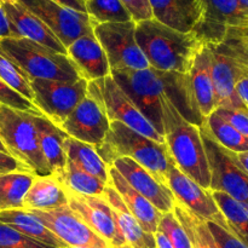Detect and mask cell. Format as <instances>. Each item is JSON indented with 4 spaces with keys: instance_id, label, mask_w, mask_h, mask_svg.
Here are the masks:
<instances>
[{
    "instance_id": "obj_1",
    "label": "cell",
    "mask_w": 248,
    "mask_h": 248,
    "mask_svg": "<svg viewBox=\"0 0 248 248\" xmlns=\"http://www.w3.org/2000/svg\"><path fill=\"white\" fill-rule=\"evenodd\" d=\"M136 41L150 68L183 75L189 74L203 45L193 31L182 33L154 18L136 23Z\"/></svg>"
},
{
    "instance_id": "obj_2",
    "label": "cell",
    "mask_w": 248,
    "mask_h": 248,
    "mask_svg": "<svg viewBox=\"0 0 248 248\" xmlns=\"http://www.w3.org/2000/svg\"><path fill=\"white\" fill-rule=\"evenodd\" d=\"M160 102L165 144L174 166L203 189L210 190L211 173L200 127L184 119L165 93Z\"/></svg>"
},
{
    "instance_id": "obj_3",
    "label": "cell",
    "mask_w": 248,
    "mask_h": 248,
    "mask_svg": "<svg viewBox=\"0 0 248 248\" xmlns=\"http://www.w3.org/2000/svg\"><path fill=\"white\" fill-rule=\"evenodd\" d=\"M94 149L109 167L119 157H130L165 186L174 165L165 143L155 142L119 121H111L103 143Z\"/></svg>"
},
{
    "instance_id": "obj_4",
    "label": "cell",
    "mask_w": 248,
    "mask_h": 248,
    "mask_svg": "<svg viewBox=\"0 0 248 248\" xmlns=\"http://www.w3.org/2000/svg\"><path fill=\"white\" fill-rule=\"evenodd\" d=\"M34 116L0 106V140L7 153L35 177L52 176L44 157Z\"/></svg>"
},
{
    "instance_id": "obj_5",
    "label": "cell",
    "mask_w": 248,
    "mask_h": 248,
    "mask_svg": "<svg viewBox=\"0 0 248 248\" xmlns=\"http://www.w3.org/2000/svg\"><path fill=\"white\" fill-rule=\"evenodd\" d=\"M0 48L33 79L78 81L82 79L67 55L24 38L0 39Z\"/></svg>"
},
{
    "instance_id": "obj_6",
    "label": "cell",
    "mask_w": 248,
    "mask_h": 248,
    "mask_svg": "<svg viewBox=\"0 0 248 248\" xmlns=\"http://www.w3.org/2000/svg\"><path fill=\"white\" fill-rule=\"evenodd\" d=\"M200 132L210 167V190L224 193L248 205V173L237 161L235 153L222 147L205 123L200 126Z\"/></svg>"
},
{
    "instance_id": "obj_7",
    "label": "cell",
    "mask_w": 248,
    "mask_h": 248,
    "mask_svg": "<svg viewBox=\"0 0 248 248\" xmlns=\"http://www.w3.org/2000/svg\"><path fill=\"white\" fill-rule=\"evenodd\" d=\"M110 75L124 92L140 109L157 132L164 136L161 98L166 91L164 72L147 69L111 70Z\"/></svg>"
},
{
    "instance_id": "obj_8",
    "label": "cell",
    "mask_w": 248,
    "mask_h": 248,
    "mask_svg": "<svg viewBox=\"0 0 248 248\" xmlns=\"http://www.w3.org/2000/svg\"><path fill=\"white\" fill-rule=\"evenodd\" d=\"M69 137L97 148L110 128L101 90L97 81H89L87 93L60 126Z\"/></svg>"
},
{
    "instance_id": "obj_9",
    "label": "cell",
    "mask_w": 248,
    "mask_h": 248,
    "mask_svg": "<svg viewBox=\"0 0 248 248\" xmlns=\"http://www.w3.org/2000/svg\"><path fill=\"white\" fill-rule=\"evenodd\" d=\"M29 80L33 91V104L58 127L85 98L89 87V81L85 79L57 81L31 78Z\"/></svg>"
},
{
    "instance_id": "obj_10",
    "label": "cell",
    "mask_w": 248,
    "mask_h": 248,
    "mask_svg": "<svg viewBox=\"0 0 248 248\" xmlns=\"http://www.w3.org/2000/svg\"><path fill=\"white\" fill-rule=\"evenodd\" d=\"M93 33L106 52L110 70L149 68L136 41V22L93 24Z\"/></svg>"
},
{
    "instance_id": "obj_11",
    "label": "cell",
    "mask_w": 248,
    "mask_h": 248,
    "mask_svg": "<svg viewBox=\"0 0 248 248\" xmlns=\"http://www.w3.org/2000/svg\"><path fill=\"white\" fill-rule=\"evenodd\" d=\"M21 6L31 11L52 31L65 48L80 36L93 33L91 18L53 0H18Z\"/></svg>"
},
{
    "instance_id": "obj_12",
    "label": "cell",
    "mask_w": 248,
    "mask_h": 248,
    "mask_svg": "<svg viewBox=\"0 0 248 248\" xmlns=\"http://www.w3.org/2000/svg\"><path fill=\"white\" fill-rule=\"evenodd\" d=\"M202 14L193 31L203 45L219 44L229 28H247L248 14L239 0H200Z\"/></svg>"
},
{
    "instance_id": "obj_13",
    "label": "cell",
    "mask_w": 248,
    "mask_h": 248,
    "mask_svg": "<svg viewBox=\"0 0 248 248\" xmlns=\"http://www.w3.org/2000/svg\"><path fill=\"white\" fill-rule=\"evenodd\" d=\"M68 207L113 248H131L124 237L113 210L103 195L82 196L67 193Z\"/></svg>"
},
{
    "instance_id": "obj_14",
    "label": "cell",
    "mask_w": 248,
    "mask_h": 248,
    "mask_svg": "<svg viewBox=\"0 0 248 248\" xmlns=\"http://www.w3.org/2000/svg\"><path fill=\"white\" fill-rule=\"evenodd\" d=\"M101 90L109 121H119L136 132L159 143H165L164 136L157 132L153 124L145 118L135 102L121 90L111 75L96 80Z\"/></svg>"
},
{
    "instance_id": "obj_15",
    "label": "cell",
    "mask_w": 248,
    "mask_h": 248,
    "mask_svg": "<svg viewBox=\"0 0 248 248\" xmlns=\"http://www.w3.org/2000/svg\"><path fill=\"white\" fill-rule=\"evenodd\" d=\"M167 186L174 195L177 202L186 206L194 215L206 222L215 223L229 230L227 220L216 203L211 190H206L199 186L174 165H172L169 171Z\"/></svg>"
},
{
    "instance_id": "obj_16",
    "label": "cell",
    "mask_w": 248,
    "mask_h": 248,
    "mask_svg": "<svg viewBox=\"0 0 248 248\" xmlns=\"http://www.w3.org/2000/svg\"><path fill=\"white\" fill-rule=\"evenodd\" d=\"M41 220L58 239L68 247L75 248H110L102 237L94 234L68 206L56 210L29 211Z\"/></svg>"
},
{
    "instance_id": "obj_17",
    "label": "cell",
    "mask_w": 248,
    "mask_h": 248,
    "mask_svg": "<svg viewBox=\"0 0 248 248\" xmlns=\"http://www.w3.org/2000/svg\"><path fill=\"white\" fill-rule=\"evenodd\" d=\"M208 48L211 55V75L215 90L216 109L227 108L248 111L246 104L240 99L235 89L237 81L248 74V68L232 58L217 52L211 46H208Z\"/></svg>"
},
{
    "instance_id": "obj_18",
    "label": "cell",
    "mask_w": 248,
    "mask_h": 248,
    "mask_svg": "<svg viewBox=\"0 0 248 248\" xmlns=\"http://www.w3.org/2000/svg\"><path fill=\"white\" fill-rule=\"evenodd\" d=\"M111 166L126 179L137 193L144 196L155 208L161 213L173 211L177 200L170 188L156 181L144 167L130 157H119Z\"/></svg>"
},
{
    "instance_id": "obj_19",
    "label": "cell",
    "mask_w": 248,
    "mask_h": 248,
    "mask_svg": "<svg viewBox=\"0 0 248 248\" xmlns=\"http://www.w3.org/2000/svg\"><path fill=\"white\" fill-rule=\"evenodd\" d=\"M1 7L6 15L14 38L28 39L51 50L57 51L62 55H67V48L39 17L24 9L18 2L15 4L6 2L2 4Z\"/></svg>"
},
{
    "instance_id": "obj_20",
    "label": "cell",
    "mask_w": 248,
    "mask_h": 248,
    "mask_svg": "<svg viewBox=\"0 0 248 248\" xmlns=\"http://www.w3.org/2000/svg\"><path fill=\"white\" fill-rule=\"evenodd\" d=\"M67 55L77 67L80 77L87 81H96L110 75L108 58L94 33L86 34L70 44Z\"/></svg>"
},
{
    "instance_id": "obj_21",
    "label": "cell",
    "mask_w": 248,
    "mask_h": 248,
    "mask_svg": "<svg viewBox=\"0 0 248 248\" xmlns=\"http://www.w3.org/2000/svg\"><path fill=\"white\" fill-rule=\"evenodd\" d=\"M153 18L172 29L190 33L200 21V0H148Z\"/></svg>"
},
{
    "instance_id": "obj_22",
    "label": "cell",
    "mask_w": 248,
    "mask_h": 248,
    "mask_svg": "<svg viewBox=\"0 0 248 248\" xmlns=\"http://www.w3.org/2000/svg\"><path fill=\"white\" fill-rule=\"evenodd\" d=\"M109 178L111 186L118 191L126 207L137 219L143 230L148 234L154 235L157 232V227L164 213L155 208L144 196L137 193L113 166L109 167Z\"/></svg>"
},
{
    "instance_id": "obj_23",
    "label": "cell",
    "mask_w": 248,
    "mask_h": 248,
    "mask_svg": "<svg viewBox=\"0 0 248 248\" xmlns=\"http://www.w3.org/2000/svg\"><path fill=\"white\" fill-rule=\"evenodd\" d=\"M188 75L194 102L201 115L206 119L216 109L215 90L211 75V55L207 45H202L196 53Z\"/></svg>"
},
{
    "instance_id": "obj_24",
    "label": "cell",
    "mask_w": 248,
    "mask_h": 248,
    "mask_svg": "<svg viewBox=\"0 0 248 248\" xmlns=\"http://www.w3.org/2000/svg\"><path fill=\"white\" fill-rule=\"evenodd\" d=\"M103 196L110 205L116 223L131 248H156L154 235L148 234L143 230L111 183L104 188Z\"/></svg>"
},
{
    "instance_id": "obj_25",
    "label": "cell",
    "mask_w": 248,
    "mask_h": 248,
    "mask_svg": "<svg viewBox=\"0 0 248 248\" xmlns=\"http://www.w3.org/2000/svg\"><path fill=\"white\" fill-rule=\"evenodd\" d=\"M34 121L39 133L44 157L53 176H60L65 171L67 165L64 140L68 135L45 116H34Z\"/></svg>"
},
{
    "instance_id": "obj_26",
    "label": "cell",
    "mask_w": 248,
    "mask_h": 248,
    "mask_svg": "<svg viewBox=\"0 0 248 248\" xmlns=\"http://www.w3.org/2000/svg\"><path fill=\"white\" fill-rule=\"evenodd\" d=\"M24 210L48 211L68 206L67 191L56 176L35 177L24 196Z\"/></svg>"
},
{
    "instance_id": "obj_27",
    "label": "cell",
    "mask_w": 248,
    "mask_h": 248,
    "mask_svg": "<svg viewBox=\"0 0 248 248\" xmlns=\"http://www.w3.org/2000/svg\"><path fill=\"white\" fill-rule=\"evenodd\" d=\"M0 222L18 230L19 232L36 240V241L48 245V246L56 248L68 247L48 228H46L36 216H34L33 213L24 210V208L2 211V212H0Z\"/></svg>"
},
{
    "instance_id": "obj_28",
    "label": "cell",
    "mask_w": 248,
    "mask_h": 248,
    "mask_svg": "<svg viewBox=\"0 0 248 248\" xmlns=\"http://www.w3.org/2000/svg\"><path fill=\"white\" fill-rule=\"evenodd\" d=\"M64 150L67 159L74 162L78 167L98 178L103 183H110L109 166L102 160L94 147L68 136L64 140Z\"/></svg>"
},
{
    "instance_id": "obj_29",
    "label": "cell",
    "mask_w": 248,
    "mask_h": 248,
    "mask_svg": "<svg viewBox=\"0 0 248 248\" xmlns=\"http://www.w3.org/2000/svg\"><path fill=\"white\" fill-rule=\"evenodd\" d=\"M35 176L29 172H10L0 174V212L24 208V196Z\"/></svg>"
},
{
    "instance_id": "obj_30",
    "label": "cell",
    "mask_w": 248,
    "mask_h": 248,
    "mask_svg": "<svg viewBox=\"0 0 248 248\" xmlns=\"http://www.w3.org/2000/svg\"><path fill=\"white\" fill-rule=\"evenodd\" d=\"M57 177L67 193L82 196H101L108 184L85 172L73 161L67 159L65 171Z\"/></svg>"
},
{
    "instance_id": "obj_31",
    "label": "cell",
    "mask_w": 248,
    "mask_h": 248,
    "mask_svg": "<svg viewBox=\"0 0 248 248\" xmlns=\"http://www.w3.org/2000/svg\"><path fill=\"white\" fill-rule=\"evenodd\" d=\"M220 212L224 216L230 232L248 246V205L234 200L220 191H211Z\"/></svg>"
},
{
    "instance_id": "obj_32",
    "label": "cell",
    "mask_w": 248,
    "mask_h": 248,
    "mask_svg": "<svg viewBox=\"0 0 248 248\" xmlns=\"http://www.w3.org/2000/svg\"><path fill=\"white\" fill-rule=\"evenodd\" d=\"M172 212L188 234L193 248H218L206 220L194 215L179 202H176Z\"/></svg>"
},
{
    "instance_id": "obj_33",
    "label": "cell",
    "mask_w": 248,
    "mask_h": 248,
    "mask_svg": "<svg viewBox=\"0 0 248 248\" xmlns=\"http://www.w3.org/2000/svg\"><path fill=\"white\" fill-rule=\"evenodd\" d=\"M206 126L216 140L232 153L248 152V140L235 130L229 123L213 111L206 118Z\"/></svg>"
},
{
    "instance_id": "obj_34",
    "label": "cell",
    "mask_w": 248,
    "mask_h": 248,
    "mask_svg": "<svg viewBox=\"0 0 248 248\" xmlns=\"http://www.w3.org/2000/svg\"><path fill=\"white\" fill-rule=\"evenodd\" d=\"M86 14L92 26L101 23H123L133 21L121 0H87L85 1Z\"/></svg>"
},
{
    "instance_id": "obj_35",
    "label": "cell",
    "mask_w": 248,
    "mask_h": 248,
    "mask_svg": "<svg viewBox=\"0 0 248 248\" xmlns=\"http://www.w3.org/2000/svg\"><path fill=\"white\" fill-rule=\"evenodd\" d=\"M0 79L33 103V91H31L29 77L1 48H0Z\"/></svg>"
},
{
    "instance_id": "obj_36",
    "label": "cell",
    "mask_w": 248,
    "mask_h": 248,
    "mask_svg": "<svg viewBox=\"0 0 248 248\" xmlns=\"http://www.w3.org/2000/svg\"><path fill=\"white\" fill-rule=\"evenodd\" d=\"M208 46L248 68V36L240 28H229L219 44Z\"/></svg>"
},
{
    "instance_id": "obj_37",
    "label": "cell",
    "mask_w": 248,
    "mask_h": 248,
    "mask_svg": "<svg viewBox=\"0 0 248 248\" xmlns=\"http://www.w3.org/2000/svg\"><path fill=\"white\" fill-rule=\"evenodd\" d=\"M157 232H162L173 248H193L188 234L177 219L173 212L164 213L157 227Z\"/></svg>"
},
{
    "instance_id": "obj_38",
    "label": "cell",
    "mask_w": 248,
    "mask_h": 248,
    "mask_svg": "<svg viewBox=\"0 0 248 248\" xmlns=\"http://www.w3.org/2000/svg\"><path fill=\"white\" fill-rule=\"evenodd\" d=\"M0 248H56L28 237L0 222Z\"/></svg>"
},
{
    "instance_id": "obj_39",
    "label": "cell",
    "mask_w": 248,
    "mask_h": 248,
    "mask_svg": "<svg viewBox=\"0 0 248 248\" xmlns=\"http://www.w3.org/2000/svg\"><path fill=\"white\" fill-rule=\"evenodd\" d=\"M0 106H5L15 110L26 111L35 116H44V114L31 101L11 89L1 79H0Z\"/></svg>"
},
{
    "instance_id": "obj_40",
    "label": "cell",
    "mask_w": 248,
    "mask_h": 248,
    "mask_svg": "<svg viewBox=\"0 0 248 248\" xmlns=\"http://www.w3.org/2000/svg\"><path fill=\"white\" fill-rule=\"evenodd\" d=\"M215 113L218 114L227 123H229L236 131L248 140V111L234 110V109L217 108Z\"/></svg>"
},
{
    "instance_id": "obj_41",
    "label": "cell",
    "mask_w": 248,
    "mask_h": 248,
    "mask_svg": "<svg viewBox=\"0 0 248 248\" xmlns=\"http://www.w3.org/2000/svg\"><path fill=\"white\" fill-rule=\"evenodd\" d=\"M207 225L218 248H248L247 245L237 239L229 230L211 222H207Z\"/></svg>"
},
{
    "instance_id": "obj_42",
    "label": "cell",
    "mask_w": 248,
    "mask_h": 248,
    "mask_svg": "<svg viewBox=\"0 0 248 248\" xmlns=\"http://www.w3.org/2000/svg\"><path fill=\"white\" fill-rule=\"evenodd\" d=\"M121 2L128 10L136 23L153 18V12L148 0H121Z\"/></svg>"
},
{
    "instance_id": "obj_43",
    "label": "cell",
    "mask_w": 248,
    "mask_h": 248,
    "mask_svg": "<svg viewBox=\"0 0 248 248\" xmlns=\"http://www.w3.org/2000/svg\"><path fill=\"white\" fill-rule=\"evenodd\" d=\"M15 171L28 172V170H27L23 165L19 164L16 159H14L11 155L0 152V174L10 173V172ZM29 173H31V172H29Z\"/></svg>"
},
{
    "instance_id": "obj_44",
    "label": "cell",
    "mask_w": 248,
    "mask_h": 248,
    "mask_svg": "<svg viewBox=\"0 0 248 248\" xmlns=\"http://www.w3.org/2000/svg\"><path fill=\"white\" fill-rule=\"evenodd\" d=\"M235 89H236L237 96L240 97V99L246 104V107L248 108V74L242 77L241 79L237 81Z\"/></svg>"
},
{
    "instance_id": "obj_45",
    "label": "cell",
    "mask_w": 248,
    "mask_h": 248,
    "mask_svg": "<svg viewBox=\"0 0 248 248\" xmlns=\"http://www.w3.org/2000/svg\"><path fill=\"white\" fill-rule=\"evenodd\" d=\"M5 38H14V34L10 29L9 21H7L4 10L2 7H0V39Z\"/></svg>"
},
{
    "instance_id": "obj_46",
    "label": "cell",
    "mask_w": 248,
    "mask_h": 248,
    "mask_svg": "<svg viewBox=\"0 0 248 248\" xmlns=\"http://www.w3.org/2000/svg\"><path fill=\"white\" fill-rule=\"evenodd\" d=\"M53 1L58 2V4L63 5V6L69 7V9L75 10V11L86 14V7H85V2L82 0H53Z\"/></svg>"
},
{
    "instance_id": "obj_47",
    "label": "cell",
    "mask_w": 248,
    "mask_h": 248,
    "mask_svg": "<svg viewBox=\"0 0 248 248\" xmlns=\"http://www.w3.org/2000/svg\"><path fill=\"white\" fill-rule=\"evenodd\" d=\"M155 236V242H156V248H173L170 244V241L167 240V237L165 236L162 232H156L154 234Z\"/></svg>"
},
{
    "instance_id": "obj_48",
    "label": "cell",
    "mask_w": 248,
    "mask_h": 248,
    "mask_svg": "<svg viewBox=\"0 0 248 248\" xmlns=\"http://www.w3.org/2000/svg\"><path fill=\"white\" fill-rule=\"evenodd\" d=\"M236 155L237 161L240 162V165L242 166V169L248 173V152H244V153H235Z\"/></svg>"
},
{
    "instance_id": "obj_49",
    "label": "cell",
    "mask_w": 248,
    "mask_h": 248,
    "mask_svg": "<svg viewBox=\"0 0 248 248\" xmlns=\"http://www.w3.org/2000/svg\"><path fill=\"white\" fill-rule=\"evenodd\" d=\"M239 1H240V4L242 5V7L246 10L247 14H248V0H239Z\"/></svg>"
},
{
    "instance_id": "obj_50",
    "label": "cell",
    "mask_w": 248,
    "mask_h": 248,
    "mask_svg": "<svg viewBox=\"0 0 248 248\" xmlns=\"http://www.w3.org/2000/svg\"><path fill=\"white\" fill-rule=\"evenodd\" d=\"M0 152L5 153V154H9V153H7V150H6V148H5V145L2 144L1 140H0ZM9 155H10V154H9Z\"/></svg>"
},
{
    "instance_id": "obj_51",
    "label": "cell",
    "mask_w": 248,
    "mask_h": 248,
    "mask_svg": "<svg viewBox=\"0 0 248 248\" xmlns=\"http://www.w3.org/2000/svg\"><path fill=\"white\" fill-rule=\"evenodd\" d=\"M0 1L2 2V4H15V2H17L18 1V0H0Z\"/></svg>"
},
{
    "instance_id": "obj_52",
    "label": "cell",
    "mask_w": 248,
    "mask_h": 248,
    "mask_svg": "<svg viewBox=\"0 0 248 248\" xmlns=\"http://www.w3.org/2000/svg\"><path fill=\"white\" fill-rule=\"evenodd\" d=\"M240 29H241V31H244V34H246V35L248 36V29L247 28H240Z\"/></svg>"
},
{
    "instance_id": "obj_53",
    "label": "cell",
    "mask_w": 248,
    "mask_h": 248,
    "mask_svg": "<svg viewBox=\"0 0 248 248\" xmlns=\"http://www.w3.org/2000/svg\"><path fill=\"white\" fill-rule=\"evenodd\" d=\"M1 5H2V2H1V1H0V7H1Z\"/></svg>"
},
{
    "instance_id": "obj_54",
    "label": "cell",
    "mask_w": 248,
    "mask_h": 248,
    "mask_svg": "<svg viewBox=\"0 0 248 248\" xmlns=\"http://www.w3.org/2000/svg\"><path fill=\"white\" fill-rule=\"evenodd\" d=\"M64 248H75V247H64Z\"/></svg>"
},
{
    "instance_id": "obj_55",
    "label": "cell",
    "mask_w": 248,
    "mask_h": 248,
    "mask_svg": "<svg viewBox=\"0 0 248 248\" xmlns=\"http://www.w3.org/2000/svg\"><path fill=\"white\" fill-rule=\"evenodd\" d=\"M82 1H84V2H85V1H87V0H82Z\"/></svg>"
},
{
    "instance_id": "obj_56",
    "label": "cell",
    "mask_w": 248,
    "mask_h": 248,
    "mask_svg": "<svg viewBox=\"0 0 248 248\" xmlns=\"http://www.w3.org/2000/svg\"><path fill=\"white\" fill-rule=\"evenodd\" d=\"M110 248H113V247H110Z\"/></svg>"
}]
</instances>
